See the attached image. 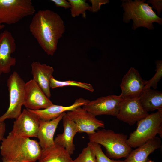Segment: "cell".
Returning <instances> with one entry per match:
<instances>
[{
  "label": "cell",
  "instance_id": "1",
  "mask_svg": "<svg viewBox=\"0 0 162 162\" xmlns=\"http://www.w3.org/2000/svg\"><path fill=\"white\" fill-rule=\"evenodd\" d=\"M29 28L44 52L53 56L65 31L64 21L60 15L50 9L39 10L33 15Z\"/></svg>",
  "mask_w": 162,
  "mask_h": 162
},
{
  "label": "cell",
  "instance_id": "2",
  "mask_svg": "<svg viewBox=\"0 0 162 162\" xmlns=\"http://www.w3.org/2000/svg\"><path fill=\"white\" fill-rule=\"evenodd\" d=\"M0 149L2 158L7 160L16 162H36L42 149L37 140L10 132L1 142Z\"/></svg>",
  "mask_w": 162,
  "mask_h": 162
},
{
  "label": "cell",
  "instance_id": "3",
  "mask_svg": "<svg viewBox=\"0 0 162 162\" xmlns=\"http://www.w3.org/2000/svg\"><path fill=\"white\" fill-rule=\"evenodd\" d=\"M145 0H131L123 1L122 7L124 11L123 20L128 23L131 19L133 21L132 29L135 30L140 27H145L149 30L154 29L153 23L162 24V19L159 17Z\"/></svg>",
  "mask_w": 162,
  "mask_h": 162
},
{
  "label": "cell",
  "instance_id": "4",
  "mask_svg": "<svg viewBox=\"0 0 162 162\" xmlns=\"http://www.w3.org/2000/svg\"><path fill=\"white\" fill-rule=\"evenodd\" d=\"M89 142L103 146L109 158H127L132 150L127 144V135L117 133L110 129L99 130L88 135Z\"/></svg>",
  "mask_w": 162,
  "mask_h": 162
},
{
  "label": "cell",
  "instance_id": "5",
  "mask_svg": "<svg viewBox=\"0 0 162 162\" xmlns=\"http://www.w3.org/2000/svg\"><path fill=\"white\" fill-rule=\"evenodd\" d=\"M136 129L131 133L127 142L132 148L144 144L158 134L162 136V110H158L137 122Z\"/></svg>",
  "mask_w": 162,
  "mask_h": 162
},
{
  "label": "cell",
  "instance_id": "6",
  "mask_svg": "<svg viewBox=\"0 0 162 162\" xmlns=\"http://www.w3.org/2000/svg\"><path fill=\"white\" fill-rule=\"evenodd\" d=\"M35 10L31 0H0V25L15 24Z\"/></svg>",
  "mask_w": 162,
  "mask_h": 162
},
{
  "label": "cell",
  "instance_id": "7",
  "mask_svg": "<svg viewBox=\"0 0 162 162\" xmlns=\"http://www.w3.org/2000/svg\"><path fill=\"white\" fill-rule=\"evenodd\" d=\"M25 82L16 71L10 76L7 81L9 93V105L7 111L0 116V122L7 119H16L22 112L24 102Z\"/></svg>",
  "mask_w": 162,
  "mask_h": 162
},
{
  "label": "cell",
  "instance_id": "8",
  "mask_svg": "<svg viewBox=\"0 0 162 162\" xmlns=\"http://www.w3.org/2000/svg\"><path fill=\"white\" fill-rule=\"evenodd\" d=\"M123 98L121 94L101 97L89 100L82 107L95 116L108 115L116 116Z\"/></svg>",
  "mask_w": 162,
  "mask_h": 162
},
{
  "label": "cell",
  "instance_id": "9",
  "mask_svg": "<svg viewBox=\"0 0 162 162\" xmlns=\"http://www.w3.org/2000/svg\"><path fill=\"white\" fill-rule=\"evenodd\" d=\"M149 114L141 107L138 97H124L116 117L131 126Z\"/></svg>",
  "mask_w": 162,
  "mask_h": 162
},
{
  "label": "cell",
  "instance_id": "10",
  "mask_svg": "<svg viewBox=\"0 0 162 162\" xmlns=\"http://www.w3.org/2000/svg\"><path fill=\"white\" fill-rule=\"evenodd\" d=\"M40 119L28 109H24L14 122L10 132L20 136L37 137Z\"/></svg>",
  "mask_w": 162,
  "mask_h": 162
},
{
  "label": "cell",
  "instance_id": "11",
  "mask_svg": "<svg viewBox=\"0 0 162 162\" xmlns=\"http://www.w3.org/2000/svg\"><path fill=\"white\" fill-rule=\"evenodd\" d=\"M16 48L15 40L11 33L5 30L0 33V75L7 74L11 68L16 64V60L11 56Z\"/></svg>",
  "mask_w": 162,
  "mask_h": 162
},
{
  "label": "cell",
  "instance_id": "12",
  "mask_svg": "<svg viewBox=\"0 0 162 162\" xmlns=\"http://www.w3.org/2000/svg\"><path fill=\"white\" fill-rule=\"evenodd\" d=\"M53 104L33 79L25 83L23 105L27 109L33 110L44 109Z\"/></svg>",
  "mask_w": 162,
  "mask_h": 162
},
{
  "label": "cell",
  "instance_id": "13",
  "mask_svg": "<svg viewBox=\"0 0 162 162\" xmlns=\"http://www.w3.org/2000/svg\"><path fill=\"white\" fill-rule=\"evenodd\" d=\"M66 114L76 124L78 132H85L89 135L95 132L99 128L104 127L103 121L81 106L68 111Z\"/></svg>",
  "mask_w": 162,
  "mask_h": 162
},
{
  "label": "cell",
  "instance_id": "14",
  "mask_svg": "<svg viewBox=\"0 0 162 162\" xmlns=\"http://www.w3.org/2000/svg\"><path fill=\"white\" fill-rule=\"evenodd\" d=\"M146 81L142 79L138 71L131 68L122 78L120 94L123 97L138 96L142 91Z\"/></svg>",
  "mask_w": 162,
  "mask_h": 162
},
{
  "label": "cell",
  "instance_id": "15",
  "mask_svg": "<svg viewBox=\"0 0 162 162\" xmlns=\"http://www.w3.org/2000/svg\"><path fill=\"white\" fill-rule=\"evenodd\" d=\"M64 131L62 133L58 134L54 139V143L61 145L65 148L71 155L75 150L73 142L74 137L78 132L77 126L75 122L66 113L62 119Z\"/></svg>",
  "mask_w": 162,
  "mask_h": 162
},
{
  "label": "cell",
  "instance_id": "16",
  "mask_svg": "<svg viewBox=\"0 0 162 162\" xmlns=\"http://www.w3.org/2000/svg\"><path fill=\"white\" fill-rule=\"evenodd\" d=\"M33 80L41 88L46 96H51L50 81L54 71L53 68L45 64L33 62L31 65Z\"/></svg>",
  "mask_w": 162,
  "mask_h": 162
},
{
  "label": "cell",
  "instance_id": "17",
  "mask_svg": "<svg viewBox=\"0 0 162 162\" xmlns=\"http://www.w3.org/2000/svg\"><path fill=\"white\" fill-rule=\"evenodd\" d=\"M88 100L80 98L76 99L72 104L68 106L53 104L43 109L36 110L28 109L36 115L40 120L50 121L57 118L62 113L66 111H71L78 107L83 106Z\"/></svg>",
  "mask_w": 162,
  "mask_h": 162
},
{
  "label": "cell",
  "instance_id": "18",
  "mask_svg": "<svg viewBox=\"0 0 162 162\" xmlns=\"http://www.w3.org/2000/svg\"><path fill=\"white\" fill-rule=\"evenodd\" d=\"M65 113L64 112L57 118L50 121L40 120L37 138L42 149L53 145L54 136L58 125Z\"/></svg>",
  "mask_w": 162,
  "mask_h": 162
},
{
  "label": "cell",
  "instance_id": "19",
  "mask_svg": "<svg viewBox=\"0 0 162 162\" xmlns=\"http://www.w3.org/2000/svg\"><path fill=\"white\" fill-rule=\"evenodd\" d=\"M161 146V140L156 136L132 150L123 162H147L149 155Z\"/></svg>",
  "mask_w": 162,
  "mask_h": 162
},
{
  "label": "cell",
  "instance_id": "20",
  "mask_svg": "<svg viewBox=\"0 0 162 162\" xmlns=\"http://www.w3.org/2000/svg\"><path fill=\"white\" fill-rule=\"evenodd\" d=\"M142 108L148 112L156 110H162V93L151 88L143 89L138 97Z\"/></svg>",
  "mask_w": 162,
  "mask_h": 162
},
{
  "label": "cell",
  "instance_id": "21",
  "mask_svg": "<svg viewBox=\"0 0 162 162\" xmlns=\"http://www.w3.org/2000/svg\"><path fill=\"white\" fill-rule=\"evenodd\" d=\"M38 162H72L73 160L64 148L55 144L42 149Z\"/></svg>",
  "mask_w": 162,
  "mask_h": 162
},
{
  "label": "cell",
  "instance_id": "22",
  "mask_svg": "<svg viewBox=\"0 0 162 162\" xmlns=\"http://www.w3.org/2000/svg\"><path fill=\"white\" fill-rule=\"evenodd\" d=\"M67 86L77 87L91 92H93L94 90L92 86L90 83L72 80L61 81L56 80L52 76H51L50 81V88L54 89Z\"/></svg>",
  "mask_w": 162,
  "mask_h": 162
},
{
  "label": "cell",
  "instance_id": "23",
  "mask_svg": "<svg viewBox=\"0 0 162 162\" xmlns=\"http://www.w3.org/2000/svg\"><path fill=\"white\" fill-rule=\"evenodd\" d=\"M71 6V14L75 17L81 14L83 17H86V10H89L91 6L85 0H68Z\"/></svg>",
  "mask_w": 162,
  "mask_h": 162
},
{
  "label": "cell",
  "instance_id": "24",
  "mask_svg": "<svg viewBox=\"0 0 162 162\" xmlns=\"http://www.w3.org/2000/svg\"><path fill=\"white\" fill-rule=\"evenodd\" d=\"M156 73L149 80L147 81L143 89L152 87L155 90L157 87L158 83L162 77V61L157 60L155 62Z\"/></svg>",
  "mask_w": 162,
  "mask_h": 162
},
{
  "label": "cell",
  "instance_id": "25",
  "mask_svg": "<svg viewBox=\"0 0 162 162\" xmlns=\"http://www.w3.org/2000/svg\"><path fill=\"white\" fill-rule=\"evenodd\" d=\"M72 162H97L94 152L89 145L84 148L78 157Z\"/></svg>",
  "mask_w": 162,
  "mask_h": 162
},
{
  "label": "cell",
  "instance_id": "26",
  "mask_svg": "<svg viewBox=\"0 0 162 162\" xmlns=\"http://www.w3.org/2000/svg\"><path fill=\"white\" fill-rule=\"evenodd\" d=\"M88 145L93 149L95 154L97 162H123V160L110 159L103 151L101 146L98 144L89 142Z\"/></svg>",
  "mask_w": 162,
  "mask_h": 162
},
{
  "label": "cell",
  "instance_id": "27",
  "mask_svg": "<svg viewBox=\"0 0 162 162\" xmlns=\"http://www.w3.org/2000/svg\"><path fill=\"white\" fill-rule=\"evenodd\" d=\"M89 1L92 4L89 11L93 12H98L100 9L101 6L109 3L108 0H90Z\"/></svg>",
  "mask_w": 162,
  "mask_h": 162
},
{
  "label": "cell",
  "instance_id": "28",
  "mask_svg": "<svg viewBox=\"0 0 162 162\" xmlns=\"http://www.w3.org/2000/svg\"><path fill=\"white\" fill-rule=\"evenodd\" d=\"M148 3L151 4L152 8L157 11V15L159 16L162 9V1L161 0H150L147 1Z\"/></svg>",
  "mask_w": 162,
  "mask_h": 162
},
{
  "label": "cell",
  "instance_id": "29",
  "mask_svg": "<svg viewBox=\"0 0 162 162\" xmlns=\"http://www.w3.org/2000/svg\"><path fill=\"white\" fill-rule=\"evenodd\" d=\"M56 6L58 7H62L65 9L70 8V4L68 1L66 0H51Z\"/></svg>",
  "mask_w": 162,
  "mask_h": 162
},
{
  "label": "cell",
  "instance_id": "30",
  "mask_svg": "<svg viewBox=\"0 0 162 162\" xmlns=\"http://www.w3.org/2000/svg\"><path fill=\"white\" fill-rule=\"evenodd\" d=\"M6 130V124L4 122H0V142L4 138Z\"/></svg>",
  "mask_w": 162,
  "mask_h": 162
},
{
  "label": "cell",
  "instance_id": "31",
  "mask_svg": "<svg viewBox=\"0 0 162 162\" xmlns=\"http://www.w3.org/2000/svg\"><path fill=\"white\" fill-rule=\"evenodd\" d=\"M2 162H16L15 161L10 160H7L6 159L2 158Z\"/></svg>",
  "mask_w": 162,
  "mask_h": 162
},
{
  "label": "cell",
  "instance_id": "32",
  "mask_svg": "<svg viewBox=\"0 0 162 162\" xmlns=\"http://www.w3.org/2000/svg\"><path fill=\"white\" fill-rule=\"evenodd\" d=\"M5 26L4 25H0V31L4 28Z\"/></svg>",
  "mask_w": 162,
  "mask_h": 162
},
{
  "label": "cell",
  "instance_id": "33",
  "mask_svg": "<svg viewBox=\"0 0 162 162\" xmlns=\"http://www.w3.org/2000/svg\"><path fill=\"white\" fill-rule=\"evenodd\" d=\"M147 162H154L153 161H152L151 160H149L148 159L147 161Z\"/></svg>",
  "mask_w": 162,
  "mask_h": 162
},
{
  "label": "cell",
  "instance_id": "34",
  "mask_svg": "<svg viewBox=\"0 0 162 162\" xmlns=\"http://www.w3.org/2000/svg\"><path fill=\"white\" fill-rule=\"evenodd\" d=\"M0 162H2V161H0Z\"/></svg>",
  "mask_w": 162,
  "mask_h": 162
}]
</instances>
